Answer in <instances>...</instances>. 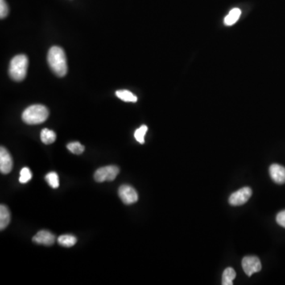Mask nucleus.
I'll list each match as a JSON object with an SVG mask.
<instances>
[{
    "mask_svg": "<svg viewBox=\"0 0 285 285\" xmlns=\"http://www.w3.org/2000/svg\"><path fill=\"white\" fill-rule=\"evenodd\" d=\"M55 237L53 234L48 231H40L34 238L33 241L41 245H51L55 242Z\"/></svg>",
    "mask_w": 285,
    "mask_h": 285,
    "instance_id": "obj_9",
    "label": "nucleus"
},
{
    "mask_svg": "<svg viewBox=\"0 0 285 285\" xmlns=\"http://www.w3.org/2000/svg\"><path fill=\"white\" fill-rule=\"evenodd\" d=\"M9 13V6L6 0H0V18H5Z\"/></svg>",
    "mask_w": 285,
    "mask_h": 285,
    "instance_id": "obj_21",
    "label": "nucleus"
},
{
    "mask_svg": "<svg viewBox=\"0 0 285 285\" xmlns=\"http://www.w3.org/2000/svg\"><path fill=\"white\" fill-rule=\"evenodd\" d=\"M269 174L276 183L277 184H285V167L279 164H273L269 168Z\"/></svg>",
    "mask_w": 285,
    "mask_h": 285,
    "instance_id": "obj_10",
    "label": "nucleus"
},
{
    "mask_svg": "<svg viewBox=\"0 0 285 285\" xmlns=\"http://www.w3.org/2000/svg\"><path fill=\"white\" fill-rule=\"evenodd\" d=\"M119 172L120 170L117 166H104L95 171L94 178L97 182H112L117 178Z\"/></svg>",
    "mask_w": 285,
    "mask_h": 285,
    "instance_id": "obj_4",
    "label": "nucleus"
},
{
    "mask_svg": "<svg viewBox=\"0 0 285 285\" xmlns=\"http://www.w3.org/2000/svg\"><path fill=\"white\" fill-rule=\"evenodd\" d=\"M236 277V273L232 268H227L222 276V285H232L233 281Z\"/></svg>",
    "mask_w": 285,
    "mask_h": 285,
    "instance_id": "obj_12",
    "label": "nucleus"
},
{
    "mask_svg": "<svg viewBox=\"0 0 285 285\" xmlns=\"http://www.w3.org/2000/svg\"><path fill=\"white\" fill-rule=\"evenodd\" d=\"M116 95L118 98L121 99L122 101H126V102H137V98L136 95H133L132 92L127 90H121V91H117L116 92Z\"/></svg>",
    "mask_w": 285,
    "mask_h": 285,
    "instance_id": "obj_14",
    "label": "nucleus"
},
{
    "mask_svg": "<svg viewBox=\"0 0 285 285\" xmlns=\"http://www.w3.org/2000/svg\"><path fill=\"white\" fill-rule=\"evenodd\" d=\"M13 168V159L10 152L3 146L0 148V171L3 174H7Z\"/></svg>",
    "mask_w": 285,
    "mask_h": 285,
    "instance_id": "obj_8",
    "label": "nucleus"
},
{
    "mask_svg": "<svg viewBox=\"0 0 285 285\" xmlns=\"http://www.w3.org/2000/svg\"><path fill=\"white\" fill-rule=\"evenodd\" d=\"M67 147L71 153H73L75 154H81L85 150L84 146L82 145L79 142H70V143L67 144Z\"/></svg>",
    "mask_w": 285,
    "mask_h": 285,
    "instance_id": "obj_18",
    "label": "nucleus"
},
{
    "mask_svg": "<svg viewBox=\"0 0 285 285\" xmlns=\"http://www.w3.org/2000/svg\"><path fill=\"white\" fill-rule=\"evenodd\" d=\"M76 241H77V238L71 235H63L58 238V242L59 245H63L64 247H71L75 245Z\"/></svg>",
    "mask_w": 285,
    "mask_h": 285,
    "instance_id": "obj_16",
    "label": "nucleus"
},
{
    "mask_svg": "<svg viewBox=\"0 0 285 285\" xmlns=\"http://www.w3.org/2000/svg\"><path fill=\"white\" fill-rule=\"evenodd\" d=\"M46 181L51 188L56 189L59 187V182L58 174L55 172H50L46 175Z\"/></svg>",
    "mask_w": 285,
    "mask_h": 285,
    "instance_id": "obj_17",
    "label": "nucleus"
},
{
    "mask_svg": "<svg viewBox=\"0 0 285 285\" xmlns=\"http://www.w3.org/2000/svg\"><path fill=\"white\" fill-rule=\"evenodd\" d=\"M252 196L251 189L243 187L230 196L229 203L233 206H240L245 204Z\"/></svg>",
    "mask_w": 285,
    "mask_h": 285,
    "instance_id": "obj_6",
    "label": "nucleus"
},
{
    "mask_svg": "<svg viewBox=\"0 0 285 285\" xmlns=\"http://www.w3.org/2000/svg\"><path fill=\"white\" fill-rule=\"evenodd\" d=\"M29 59L26 55H18L11 59L9 67V75L14 81H22L27 74Z\"/></svg>",
    "mask_w": 285,
    "mask_h": 285,
    "instance_id": "obj_3",
    "label": "nucleus"
},
{
    "mask_svg": "<svg viewBox=\"0 0 285 285\" xmlns=\"http://www.w3.org/2000/svg\"><path fill=\"white\" fill-rule=\"evenodd\" d=\"M277 222L280 226L285 228V210L277 214Z\"/></svg>",
    "mask_w": 285,
    "mask_h": 285,
    "instance_id": "obj_22",
    "label": "nucleus"
},
{
    "mask_svg": "<svg viewBox=\"0 0 285 285\" xmlns=\"http://www.w3.org/2000/svg\"><path fill=\"white\" fill-rule=\"evenodd\" d=\"M118 195L123 203L128 205L134 204L138 200L137 190L128 185H123L119 188Z\"/></svg>",
    "mask_w": 285,
    "mask_h": 285,
    "instance_id": "obj_7",
    "label": "nucleus"
},
{
    "mask_svg": "<svg viewBox=\"0 0 285 285\" xmlns=\"http://www.w3.org/2000/svg\"><path fill=\"white\" fill-rule=\"evenodd\" d=\"M10 222V212L6 205L0 206V229L3 230L9 225Z\"/></svg>",
    "mask_w": 285,
    "mask_h": 285,
    "instance_id": "obj_11",
    "label": "nucleus"
},
{
    "mask_svg": "<svg viewBox=\"0 0 285 285\" xmlns=\"http://www.w3.org/2000/svg\"><path fill=\"white\" fill-rule=\"evenodd\" d=\"M56 134L53 131L48 129H44L41 133V140L45 144H51L55 142Z\"/></svg>",
    "mask_w": 285,
    "mask_h": 285,
    "instance_id": "obj_15",
    "label": "nucleus"
},
{
    "mask_svg": "<svg viewBox=\"0 0 285 285\" xmlns=\"http://www.w3.org/2000/svg\"><path fill=\"white\" fill-rule=\"evenodd\" d=\"M49 116V111L43 105L28 107L22 113V118L28 125H39L45 122Z\"/></svg>",
    "mask_w": 285,
    "mask_h": 285,
    "instance_id": "obj_2",
    "label": "nucleus"
},
{
    "mask_svg": "<svg viewBox=\"0 0 285 285\" xmlns=\"http://www.w3.org/2000/svg\"><path fill=\"white\" fill-rule=\"evenodd\" d=\"M241 266L245 274L250 277L253 275V273L261 271V261L255 256H247L242 259Z\"/></svg>",
    "mask_w": 285,
    "mask_h": 285,
    "instance_id": "obj_5",
    "label": "nucleus"
},
{
    "mask_svg": "<svg viewBox=\"0 0 285 285\" xmlns=\"http://www.w3.org/2000/svg\"><path fill=\"white\" fill-rule=\"evenodd\" d=\"M32 178V173L28 167H24L20 172L19 182L22 184L27 183Z\"/></svg>",
    "mask_w": 285,
    "mask_h": 285,
    "instance_id": "obj_20",
    "label": "nucleus"
},
{
    "mask_svg": "<svg viewBox=\"0 0 285 285\" xmlns=\"http://www.w3.org/2000/svg\"><path fill=\"white\" fill-rule=\"evenodd\" d=\"M48 63L52 72L59 77H63L67 73V58L62 48L53 46L50 48Z\"/></svg>",
    "mask_w": 285,
    "mask_h": 285,
    "instance_id": "obj_1",
    "label": "nucleus"
},
{
    "mask_svg": "<svg viewBox=\"0 0 285 285\" xmlns=\"http://www.w3.org/2000/svg\"><path fill=\"white\" fill-rule=\"evenodd\" d=\"M240 16H241V10L238 8H234L226 17L224 23L227 26H232L237 22L238 20L239 19Z\"/></svg>",
    "mask_w": 285,
    "mask_h": 285,
    "instance_id": "obj_13",
    "label": "nucleus"
},
{
    "mask_svg": "<svg viewBox=\"0 0 285 285\" xmlns=\"http://www.w3.org/2000/svg\"><path fill=\"white\" fill-rule=\"evenodd\" d=\"M146 132H147V127H146V125H142V126L140 127V128L135 132V139H136L140 143H142H142H144V137Z\"/></svg>",
    "mask_w": 285,
    "mask_h": 285,
    "instance_id": "obj_19",
    "label": "nucleus"
}]
</instances>
